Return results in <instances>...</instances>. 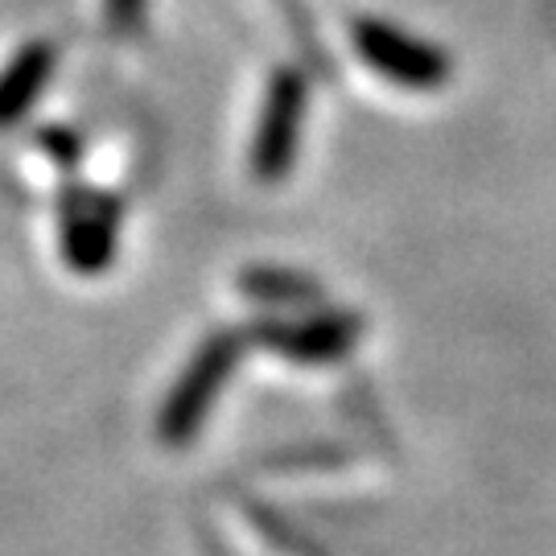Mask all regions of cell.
I'll list each match as a JSON object with an SVG mask.
<instances>
[{"instance_id":"obj_6","label":"cell","mask_w":556,"mask_h":556,"mask_svg":"<svg viewBox=\"0 0 556 556\" xmlns=\"http://www.w3.org/2000/svg\"><path fill=\"white\" fill-rule=\"evenodd\" d=\"M355 330L358 326L351 318H314V321H305V326H273L268 338H273V346H280L285 355L334 358L351 346Z\"/></svg>"},{"instance_id":"obj_5","label":"cell","mask_w":556,"mask_h":556,"mask_svg":"<svg viewBox=\"0 0 556 556\" xmlns=\"http://www.w3.org/2000/svg\"><path fill=\"white\" fill-rule=\"evenodd\" d=\"M54 46L50 41H29L21 46L13 62L0 71V128H13L46 91V83L54 75Z\"/></svg>"},{"instance_id":"obj_7","label":"cell","mask_w":556,"mask_h":556,"mask_svg":"<svg viewBox=\"0 0 556 556\" xmlns=\"http://www.w3.org/2000/svg\"><path fill=\"white\" fill-rule=\"evenodd\" d=\"M239 285H243V293L264 298V301H309V298H318V289H314L305 277H298V273H268V268H256V273H243Z\"/></svg>"},{"instance_id":"obj_9","label":"cell","mask_w":556,"mask_h":556,"mask_svg":"<svg viewBox=\"0 0 556 556\" xmlns=\"http://www.w3.org/2000/svg\"><path fill=\"white\" fill-rule=\"evenodd\" d=\"M38 140L41 149L54 161H62V165H75V157H79V140H75V132H66V128H41Z\"/></svg>"},{"instance_id":"obj_1","label":"cell","mask_w":556,"mask_h":556,"mask_svg":"<svg viewBox=\"0 0 556 556\" xmlns=\"http://www.w3.org/2000/svg\"><path fill=\"white\" fill-rule=\"evenodd\" d=\"M351 38H355V54L376 75H383L396 87L408 91H438L450 83V59L441 54L438 46L404 34L400 25L379 17H358L351 25Z\"/></svg>"},{"instance_id":"obj_3","label":"cell","mask_w":556,"mask_h":556,"mask_svg":"<svg viewBox=\"0 0 556 556\" xmlns=\"http://www.w3.org/2000/svg\"><path fill=\"white\" fill-rule=\"evenodd\" d=\"M236 355H239L236 334H219L202 346L199 358H194V367H190L186 379L174 388L169 408H165V417H161V433H165V438L181 441L199 429L202 413H206V404H211V396H215V388L227 379Z\"/></svg>"},{"instance_id":"obj_8","label":"cell","mask_w":556,"mask_h":556,"mask_svg":"<svg viewBox=\"0 0 556 556\" xmlns=\"http://www.w3.org/2000/svg\"><path fill=\"white\" fill-rule=\"evenodd\" d=\"M144 4H149V0H103V17H108V25H112L116 34H128V29H137L140 17H144Z\"/></svg>"},{"instance_id":"obj_2","label":"cell","mask_w":556,"mask_h":556,"mask_svg":"<svg viewBox=\"0 0 556 556\" xmlns=\"http://www.w3.org/2000/svg\"><path fill=\"white\" fill-rule=\"evenodd\" d=\"M305 103H309V87L301 79V71H289V66L277 71L264 91L256 137H252V174L260 181L273 186L293 169L301 128H305Z\"/></svg>"},{"instance_id":"obj_4","label":"cell","mask_w":556,"mask_h":556,"mask_svg":"<svg viewBox=\"0 0 556 556\" xmlns=\"http://www.w3.org/2000/svg\"><path fill=\"white\" fill-rule=\"evenodd\" d=\"M116 248V215L108 202H71L62 223V252L79 273H100Z\"/></svg>"}]
</instances>
